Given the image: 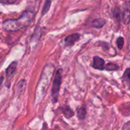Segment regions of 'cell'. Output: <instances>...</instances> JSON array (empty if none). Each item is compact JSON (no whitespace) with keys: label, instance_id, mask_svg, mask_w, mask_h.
<instances>
[{"label":"cell","instance_id":"15","mask_svg":"<svg viewBox=\"0 0 130 130\" xmlns=\"http://www.w3.org/2000/svg\"><path fill=\"white\" fill-rule=\"evenodd\" d=\"M129 69L128 68V69H126V72H125V73H124V75L123 76V78L124 79V81L126 82L128 85H129Z\"/></svg>","mask_w":130,"mask_h":130},{"label":"cell","instance_id":"3","mask_svg":"<svg viewBox=\"0 0 130 130\" xmlns=\"http://www.w3.org/2000/svg\"><path fill=\"white\" fill-rule=\"evenodd\" d=\"M62 83V69H58L56 72V75L53 82V87L51 91V98L53 104L58 101L59 92L60 89V85Z\"/></svg>","mask_w":130,"mask_h":130},{"label":"cell","instance_id":"16","mask_svg":"<svg viewBox=\"0 0 130 130\" xmlns=\"http://www.w3.org/2000/svg\"><path fill=\"white\" fill-rule=\"evenodd\" d=\"M18 2H16V1H0V3L1 4H4V5H11V4H15V3H18Z\"/></svg>","mask_w":130,"mask_h":130},{"label":"cell","instance_id":"17","mask_svg":"<svg viewBox=\"0 0 130 130\" xmlns=\"http://www.w3.org/2000/svg\"><path fill=\"white\" fill-rule=\"evenodd\" d=\"M123 130H130V122L129 121H128V122H126L124 125H123Z\"/></svg>","mask_w":130,"mask_h":130},{"label":"cell","instance_id":"9","mask_svg":"<svg viewBox=\"0 0 130 130\" xmlns=\"http://www.w3.org/2000/svg\"><path fill=\"white\" fill-rule=\"evenodd\" d=\"M106 23V21L102 18H97L92 21V26L97 28H101Z\"/></svg>","mask_w":130,"mask_h":130},{"label":"cell","instance_id":"6","mask_svg":"<svg viewBox=\"0 0 130 130\" xmlns=\"http://www.w3.org/2000/svg\"><path fill=\"white\" fill-rule=\"evenodd\" d=\"M92 66L95 69L104 70V66H105V62H104V60L102 58H101V57H99L98 56H95L93 58Z\"/></svg>","mask_w":130,"mask_h":130},{"label":"cell","instance_id":"14","mask_svg":"<svg viewBox=\"0 0 130 130\" xmlns=\"http://www.w3.org/2000/svg\"><path fill=\"white\" fill-rule=\"evenodd\" d=\"M117 45L119 50H122L124 45V38L122 37H118V39L117 40Z\"/></svg>","mask_w":130,"mask_h":130},{"label":"cell","instance_id":"7","mask_svg":"<svg viewBox=\"0 0 130 130\" xmlns=\"http://www.w3.org/2000/svg\"><path fill=\"white\" fill-rule=\"evenodd\" d=\"M129 2H126V5L124 6V10L123 12V20L125 24H129Z\"/></svg>","mask_w":130,"mask_h":130},{"label":"cell","instance_id":"12","mask_svg":"<svg viewBox=\"0 0 130 130\" xmlns=\"http://www.w3.org/2000/svg\"><path fill=\"white\" fill-rule=\"evenodd\" d=\"M50 6H51V2L50 1H46L45 2L44 7L43 8V11H42V16H43L44 14H46L48 12V11L50 8Z\"/></svg>","mask_w":130,"mask_h":130},{"label":"cell","instance_id":"5","mask_svg":"<svg viewBox=\"0 0 130 130\" xmlns=\"http://www.w3.org/2000/svg\"><path fill=\"white\" fill-rule=\"evenodd\" d=\"M80 37H81V35L78 33L72 34H70V35L67 36L65 38V44H66V46H71L74 45L75 43L80 39Z\"/></svg>","mask_w":130,"mask_h":130},{"label":"cell","instance_id":"11","mask_svg":"<svg viewBox=\"0 0 130 130\" xmlns=\"http://www.w3.org/2000/svg\"><path fill=\"white\" fill-rule=\"evenodd\" d=\"M104 69H106L107 71H116V70L119 69V66L115 63L109 62L104 66Z\"/></svg>","mask_w":130,"mask_h":130},{"label":"cell","instance_id":"13","mask_svg":"<svg viewBox=\"0 0 130 130\" xmlns=\"http://www.w3.org/2000/svg\"><path fill=\"white\" fill-rule=\"evenodd\" d=\"M113 17L115 18L117 21L118 23H120V9L118 8H114L113 11Z\"/></svg>","mask_w":130,"mask_h":130},{"label":"cell","instance_id":"10","mask_svg":"<svg viewBox=\"0 0 130 130\" xmlns=\"http://www.w3.org/2000/svg\"><path fill=\"white\" fill-rule=\"evenodd\" d=\"M86 113H87V110H86V108H85V106L81 107L80 108H78V110L77 111L78 119L79 120H84L85 116H86Z\"/></svg>","mask_w":130,"mask_h":130},{"label":"cell","instance_id":"8","mask_svg":"<svg viewBox=\"0 0 130 130\" xmlns=\"http://www.w3.org/2000/svg\"><path fill=\"white\" fill-rule=\"evenodd\" d=\"M62 112L63 113V115L65 116V117L66 118H71L74 116L75 113L73 112V110L70 108L69 106H63L62 107Z\"/></svg>","mask_w":130,"mask_h":130},{"label":"cell","instance_id":"18","mask_svg":"<svg viewBox=\"0 0 130 130\" xmlns=\"http://www.w3.org/2000/svg\"><path fill=\"white\" fill-rule=\"evenodd\" d=\"M3 79H4V77L2 75H0V86L2 85V82H3Z\"/></svg>","mask_w":130,"mask_h":130},{"label":"cell","instance_id":"1","mask_svg":"<svg viewBox=\"0 0 130 130\" xmlns=\"http://www.w3.org/2000/svg\"><path fill=\"white\" fill-rule=\"evenodd\" d=\"M53 72L54 66L53 64H47L44 66L36 88L35 105H37L43 101L46 93V91L50 86L51 78L53 75Z\"/></svg>","mask_w":130,"mask_h":130},{"label":"cell","instance_id":"4","mask_svg":"<svg viewBox=\"0 0 130 130\" xmlns=\"http://www.w3.org/2000/svg\"><path fill=\"white\" fill-rule=\"evenodd\" d=\"M17 66H18V62L16 61L12 62L9 66L7 68L5 73H6V86L7 88L10 87V84H11V81L12 79V77L14 76L16 69H17Z\"/></svg>","mask_w":130,"mask_h":130},{"label":"cell","instance_id":"2","mask_svg":"<svg viewBox=\"0 0 130 130\" xmlns=\"http://www.w3.org/2000/svg\"><path fill=\"white\" fill-rule=\"evenodd\" d=\"M34 11L32 10L24 11L18 19H9L2 23V27L7 31H17L28 26L34 19Z\"/></svg>","mask_w":130,"mask_h":130}]
</instances>
